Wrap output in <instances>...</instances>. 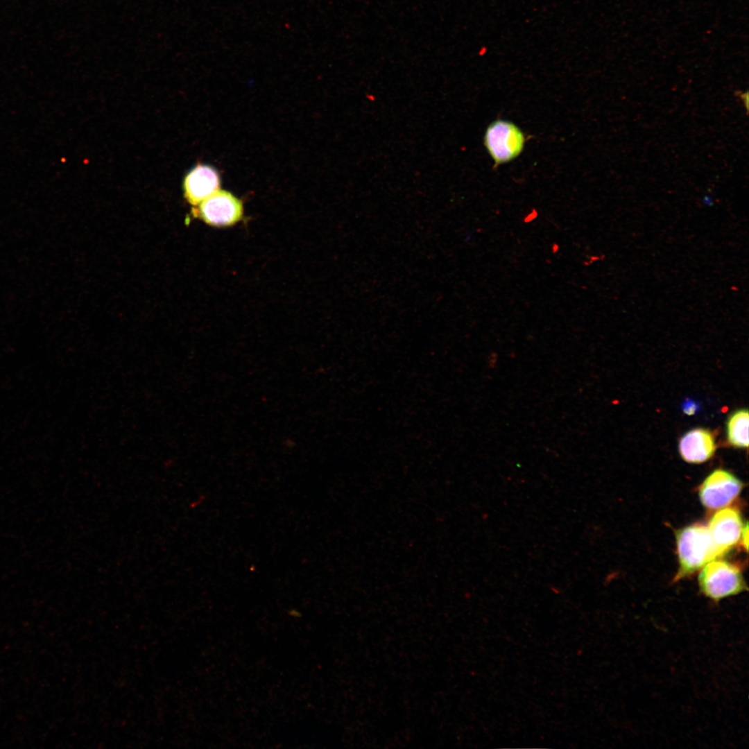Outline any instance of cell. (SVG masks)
<instances>
[{
  "label": "cell",
  "instance_id": "obj_3",
  "mask_svg": "<svg viewBox=\"0 0 749 749\" xmlns=\"http://www.w3.org/2000/svg\"><path fill=\"white\" fill-rule=\"evenodd\" d=\"M483 144L495 166L510 162L522 152L525 137L514 123L497 119L487 127Z\"/></svg>",
  "mask_w": 749,
  "mask_h": 749
},
{
  "label": "cell",
  "instance_id": "obj_1",
  "mask_svg": "<svg viewBox=\"0 0 749 749\" xmlns=\"http://www.w3.org/2000/svg\"><path fill=\"white\" fill-rule=\"evenodd\" d=\"M679 569L675 580L691 575L725 553L714 543L707 526L695 524L676 533Z\"/></svg>",
  "mask_w": 749,
  "mask_h": 749
},
{
  "label": "cell",
  "instance_id": "obj_7",
  "mask_svg": "<svg viewBox=\"0 0 749 749\" xmlns=\"http://www.w3.org/2000/svg\"><path fill=\"white\" fill-rule=\"evenodd\" d=\"M220 177L213 167L198 164L186 175L183 182L184 196L193 206L212 196L220 189Z\"/></svg>",
  "mask_w": 749,
  "mask_h": 749
},
{
  "label": "cell",
  "instance_id": "obj_11",
  "mask_svg": "<svg viewBox=\"0 0 749 749\" xmlns=\"http://www.w3.org/2000/svg\"><path fill=\"white\" fill-rule=\"evenodd\" d=\"M738 94H739V97L742 100V101L743 103V105L746 107V111H748V92H746L745 93H741L740 92H738Z\"/></svg>",
  "mask_w": 749,
  "mask_h": 749
},
{
  "label": "cell",
  "instance_id": "obj_6",
  "mask_svg": "<svg viewBox=\"0 0 749 749\" xmlns=\"http://www.w3.org/2000/svg\"><path fill=\"white\" fill-rule=\"evenodd\" d=\"M743 526L737 510L723 508L712 516L707 527L714 543L725 554L741 539Z\"/></svg>",
  "mask_w": 749,
  "mask_h": 749
},
{
  "label": "cell",
  "instance_id": "obj_12",
  "mask_svg": "<svg viewBox=\"0 0 749 749\" xmlns=\"http://www.w3.org/2000/svg\"><path fill=\"white\" fill-rule=\"evenodd\" d=\"M703 202L707 206H712L714 204L713 199L710 196H705L703 198Z\"/></svg>",
  "mask_w": 749,
  "mask_h": 749
},
{
  "label": "cell",
  "instance_id": "obj_2",
  "mask_svg": "<svg viewBox=\"0 0 749 749\" xmlns=\"http://www.w3.org/2000/svg\"><path fill=\"white\" fill-rule=\"evenodd\" d=\"M700 592L714 602L748 589L738 567L723 560L706 564L698 577Z\"/></svg>",
  "mask_w": 749,
  "mask_h": 749
},
{
  "label": "cell",
  "instance_id": "obj_10",
  "mask_svg": "<svg viewBox=\"0 0 749 749\" xmlns=\"http://www.w3.org/2000/svg\"><path fill=\"white\" fill-rule=\"evenodd\" d=\"M741 535H742V543H743V546L745 547V549L747 551L748 550V522H746V525L743 526Z\"/></svg>",
  "mask_w": 749,
  "mask_h": 749
},
{
  "label": "cell",
  "instance_id": "obj_4",
  "mask_svg": "<svg viewBox=\"0 0 749 749\" xmlns=\"http://www.w3.org/2000/svg\"><path fill=\"white\" fill-rule=\"evenodd\" d=\"M206 223L216 227L230 226L239 221L243 213L242 202L225 190H218L194 209Z\"/></svg>",
  "mask_w": 749,
  "mask_h": 749
},
{
  "label": "cell",
  "instance_id": "obj_5",
  "mask_svg": "<svg viewBox=\"0 0 749 749\" xmlns=\"http://www.w3.org/2000/svg\"><path fill=\"white\" fill-rule=\"evenodd\" d=\"M743 488L742 482L732 473L721 469L712 472L700 487L703 505L710 510L723 508L730 504Z\"/></svg>",
  "mask_w": 749,
  "mask_h": 749
},
{
  "label": "cell",
  "instance_id": "obj_9",
  "mask_svg": "<svg viewBox=\"0 0 749 749\" xmlns=\"http://www.w3.org/2000/svg\"><path fill=\"white\" fill-rule=\"evenodd\" d=\"M749 416L748 409L734 412L727 422V438L728 442L739 448H748Z\"/></svg>",
  "mask_w": 749,
  "mask_h": 749
},
{
  "label": "cell",
  "instance_id": "obj_8",
  "mask_svg": "<svg viewBox=\"0 0 749 749\" xmlns=\"http://www.w3.org/2000/svg\"><path fill=\"white\" fill-rule=\"evenodd\" d=\"M678 449L686 462L701 463L714 455L716 449L715 438L709 429H693L680 438Z\"/></svg>",
  "mask_w": 749,
  "mask_h": 749
}]
</instances>
